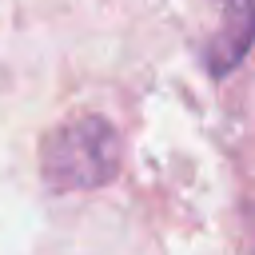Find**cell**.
Masks as SVG:
<instances>
[{
	"instance_id": "obj_1",
	"label": "cell",
	"mask_w": 255,
	"mask_h": 255,
	"mask_svg": "<svg viewBox=\"0 0 255 255\" xmlns=\"http://www.w3.org/2000/svg\"><path fill=\"white\" fill-rule=\"evenodd\" d=\"M120 171V135L104 116H76L40 143V175L52 191H92Z\"/></svg>"
},
{
	"instance_id": "obj_2",
	"label": "cell",
	"mask_w": 255,
	"mask_h": 255,
	"mask_svg": "<svg viewBox=\"0 0 255 255\" xmlns=\"http://www.w3.org/2000/svg\"><path fill=\"white\" fill-rule=\"evenodd\" d=\"M215 8H219V24L207 36L203 64L215 80H223L231 68H239V60L255 44V0H215Z\"/></svg>"
}]
</instances>
